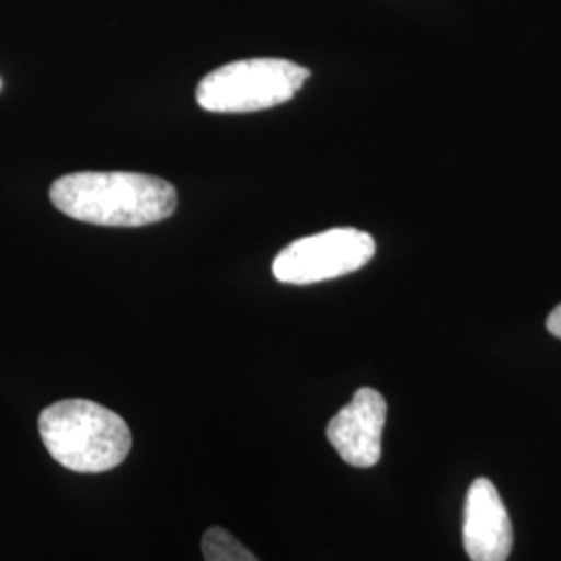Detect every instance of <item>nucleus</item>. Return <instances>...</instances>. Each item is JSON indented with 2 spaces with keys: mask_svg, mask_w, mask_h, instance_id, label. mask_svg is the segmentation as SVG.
Segmentation results:
<instances>
[{
  "mask_svg": "<svg viewBox=\"0 0 561 561\" xmlns=\"http://www.w3.org/2000/svg\"><path fill=\"white\" fill-rule=\"evenodd\" d=\"M38 428L48 454L73 472L113 470L131 449L127 422L96 401H57L42 412Z\"/></svg>",
  "mask_w": 561,
  "mask_h": 561,
  "instance_id": "f03ea898",
  "label": "nucleus"
},
{
  "mask_svg": "<svg viewBox=\"0 0 561 561\" xmlns=\"http://www.w3.org/2000/svg\"><path fill=\"white\" fill-rule=\"evenodd\" d=\"M547 329L551 335H556L558 340H561V304L558 308H553V312L549 314L547 319Z\"/></svg>",
  "mask_w": 561,
  "mask_h": 561,
  "instance_id": "6e6552de",
  "label": "nucleus"
},
{
  "mask_svg": "<svg viewBox=\"0 0 561 561\" xmlns=\"http://www.w3.org/2000/svg\"><path fill=\"white\" fill-rule=\"evenodd\" d=\"M310 71L285 59H245L202 78L196 101L208 113H254L291 101Z\"/></svg>",
  "mask_w": 561,
  "mask_h": 561,
  "instance_id": "7ed1b4c3",
  "label": "nucleus"
},
{
  "mask_svg": "<svg viewBox=\"0 0 561 561\" xmlns=\"http://www.w3.org/2000/svg\"><path fill=\"white\" fill-rule=\"evenodd\" d=\"M202 553L206 561H259L231 533L213 526L202 537Z\"/></svg>",
  "mask_w": 561,
  "mask_h": 561,
  "instance_id": "0eeeda50",
  "label": "nucleus"
},
{
  "mask_svg": "<svg viewBox=\"0 0 561 561\" xmlns=\"http://www.w3.org/2000/svg\"><path fill=\"white\" fill-rule=\"evenodd\" d=\"M0 85H2V81H0Z\"/></svg>",
  "mask_w": 561,
  "mask_h": 561,
  "instance_id": "1a4fd4ad",
  "label": "nucleus"
},
{
  "mask_svg": "<svg viewBox=\"0 0 561 561\" xmlns=\"http://www.w3.org/2000/svg\"><path fill=\"white\" fill-rule=\"evenodd\" d=\"M377 252L370 233L343 227L308 236L280 250L273 262V275L289 285H312L337 279L368 264Z\"/></svg>",
  "mask_w": 561,
  "mask_h": 561,
  "instance_id": "20e7f679",
  "label": "nucleus"
},
{
  "mask_svg": "<svg viewBox=\"0 0 561 561\" xmlns=\"http://www.w3.org/2000/svg\"><path fill=\"white\" fill-rule=\"evenodd\" d=\"M387 401L377 389L362 387L327 424V439L341 460L354 468H373L381 460Z\"/></svg>",
  "mask_w": 561,
  "mask_h": 561,
  "instance_id": "39448f33",
  "label": "nucleus"
},
{
  "mask_svg": "<svg viewBox=\"0 0 561 561\" xmlns=\"http://www.w3.org/2000/svg\"><path fill=\"white\" fill-rule=\"evenodd\" d=\"M514 528L497 486L489 479L470 484L463 505V549L470 561H507Z\"/></svg>",
  "mask_w": 561,
  "mask_h": 561,
  "instance_id": "423d86ee",
  "label": "nucleus"
},
{
  "mask_svg": "<svg viewBox=\"0 0 561 561\" xmlns=\"http://www.w3.org/2000/svg\"><path fill=\"white\" fill-rule=\"evenodd\" d=\"M50 201L62 215L102 227H141L175 213L178 192L169 181L144 173H69L55 181Z\"/></svg>",
  "mask_w": 561,
  "mask_h": 561,
  "instance_id": "f257e3e1",
  "label": "nucleus"
}]
</instances>
